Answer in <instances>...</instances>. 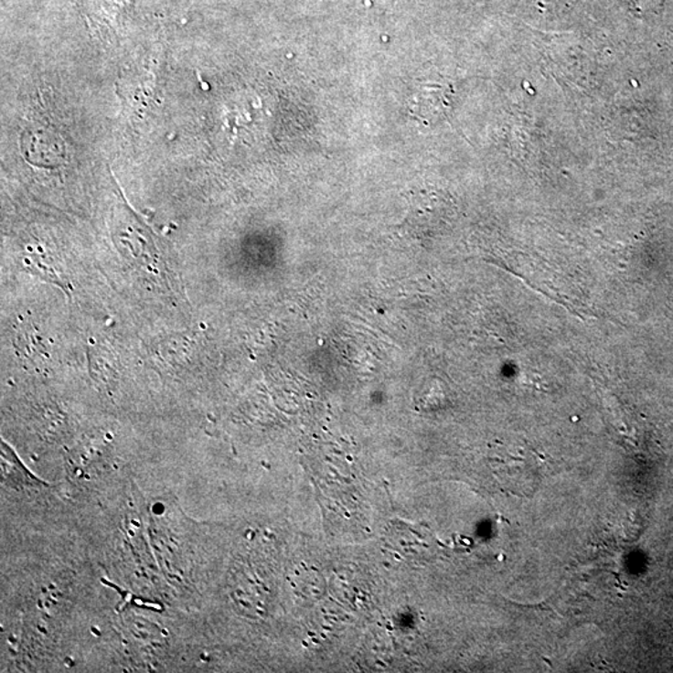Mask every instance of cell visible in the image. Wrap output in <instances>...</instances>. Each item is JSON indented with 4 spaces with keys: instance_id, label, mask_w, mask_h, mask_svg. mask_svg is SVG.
<instances>
[{
    "instance_id": "cell-1",
    "label": "cell",
    "mask_w": 673,
    "mask_h": 673,
    "mask_svg": "<svg viewBox=\"0 0 673 673\" xmlns=\"http://www.w3.org/2000/svg\"><path fill=\"white\" fill-rule=\"evenodd\" d=\"M449 105L448 89L442 85L425 84L411 95L408 108L414 119L431 125L444 118Z\"/></svg>"
}]
</instances>
